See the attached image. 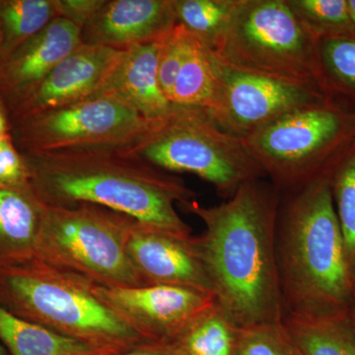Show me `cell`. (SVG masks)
Returning <instances> with one entry per match:
<instances>
[{
  "label": "cell",
  "instance_id": "obj_20",
  "mask_svg": "<svg viewBox=\"0 0 355 355\" xmlns=\"http://www.w3.org/2000/svg\"><path fill=\"white\" fill-rule=\"evenodd\" d=\"M239 329L216 303L170 343L177 355H236Z\"/></svg>",
  "mask_w": 355,
  "mask_h": 355
},
{
  "label": "cell",
  "instance_id": "obj_32",
  "mask_svg": "<svg viewBox=\"0 0 355 355\" xmlns=\"http://www.w3.org/2000/svg\"><path fill=\"white\" fill-rule=\"evenodd\" d=\"M11 135V125L6 114L0 109V141Z\"/></svg>",
  "mask_w": 355,
  "mask_h": 355
},
{
  "label": "cell",
  "instance_id": "obj_25",
  "mask_svg": "<svg viewBox=\"0 0 355 355\" xmlns=\"http://www.w3.org/2000/svg\"><path fill=\"white\" fill-rule=\"evenodd\" d=\"M331 186L345 258L355 282V142L334 166Z\"/></svg>",
  "mask_w": 355,
  "mask_h": 355
},
{
  "label": "cell",
  "instance_id": "obj_17",
  "mask_svg": "<svg viewBox=\"0 0 355 355\" xmlns=\"http://www.w3.org/2000/svg\"><path fill=\"white\" fill-rule=\"evenodd\" d=\"M44 214L34 193L0 186V266L36 258Z\"/></svg>",
  "mask_w": 355,
  "mask_h": 355
},
{
  "label": "cell",
  "instance_id": "obj_10",
  "mask_svg": "<svg viewBox=\"0 0 355 355\" xmlns=\"http://www.w3.org/2000/svg\"><path fill=\"white\" fill-rule=\"evenodd\" d=\"M214 57L216 94L207 112L222 130L239 139L292 112L333 101L313 86L237 69Z\"/></svg>",
  "mask_w": 355,
  "mask_h": 355
},
{
  "label": "cell",
  "instance_id": "obj_29",
  "mask_svg": "<svg viewBox=\"0 0 355 355\" xmlns=\"http://www.w3.org/2000/svg\"><path fill=\"white\" fill-rule=\"evenodd\" d=\"M0 186L33 193L29 170L11 135L0 141Z\"/></svg>",
  "mask_w": 355,
  "mask_h": 355
},
{
  "label": "cell",
  "instance_id": "obj_14",
  "mask_svg": "<svg viewBox=\"0 0 355 355\" xmlns=\"http://www.w3.org/2000/svg\"><path fill=\"white\" fill-rule=\"evenodd\" d=\"M81 42V29L58 17L0 58V109L8 114Z\"/></svg>",
  "mask_w": 355,
  "mask_h": 355
},
{
  "label": "cell",
  "instance_id": "obj_21",
  "mask_svg": "<svg viewBox=\"0 0 355 355\" xmlns=\"http://www.w3.org/2000/svg\"><path fill=\"white\" fill-rule=\"evenodd\" d=\"M216 87L214 53L191 34L186 60L173 88L171 103L209 110Z\"/></svg>",
  "mask_w": 355,
  "mask_h": 355
},
{
  "label": "cell",
  "instance_id": "obj_23",
  "mask_svg": "<svg viewBox=\"0 0 355 355\" xmlns=\"http://www.w3.org/2000/svg\"><path fill=\"white\" fill-rule=\"evenodd\" d=\"M319 55L329 97L355 110V34L320 40Z\"/></svg>",
  "mask_w": 355,
  "mask_h": 355
},
{
  "label": "cell",
  "instance_id": "obj_13",
  "mask_svg": "<svg viewBox=\"0 0 355 355\" xmlns=\"http://www.w3.org/2000/svg\"><path fill=\"white\" fill-rule=\"evenodd\" d=\"M128 254L140 286H175L214 293L196 236L184 237L135 222Z\"/></svg>",
  "mask_w": 355,
  "mask_h": 355
},
{
  "label": "cell",
  "instance_id": "obj_12",
  "mask_svg": "<svg viewBox=\"0 0 355 355\" xmlns=\"http://www.w3.org/2000/svg\"><path fill=\"white\" fill-rule=\"evenodd\" d=\"M125 50L81 43L8 114L9 123L100 94Z\"/></svg>",
  "mask_w": 355,
  "mask_h": 355
},
{
  "label": "cell",
  "instance_id": "obj_18",
  "mask_svg": "<svg viewBox=\"0 0 355 355\" xmlns=\"http://www.w3.org/2000/svg\"><path fill=\"white\" fill-rule=\"evenodd\" d=\"M282 324L302 355H355V327L350 313L284 317Z\"/></svg>",
  "mask_w": 355,
  "mask_h": 355
},
{
  "label": "cell",
  "instance_id": "obj_6",
  "mask_svg": "<svg viewBox=\"0 0 355 355\" xmlns=\"http://www.w3.org/2000/svg\"><path fill=\"white\" fill-rule=\"evenodd\" d=\"M210 51L231 67L306 84L328 95L319 41L306 31L287 0H239Z\"/></svg>",
  "mask_w": 355,
  "mask_h": 355
},
{
  "label": "cell",
  "instance_id": "obj_22",
  "mask_svg": "<svg viewBox=\"0 0 355 355\" xmlns=\"http://www.w3.org/2000/svg\"><path fill=\"white\" fill-rule=\"evenodd\" d=\"M58 18L55 0H0V58Z\"/></svg>",
  "mask_w": 355,
  "mask_h": 355
},
{
  "label": "cell",
  "instance_id": "obj_26",
  "mask_svg": "<svg viewBox=\"0 0 355 355\" xmlns=\"http://www.w3.org/2000/svg\"><path fill=\"white\" fill-rule=\"evenodd\" d=\"M294 15L313 38L355 34L347 0H287Z\"/></svg>",
  "mask_w": 355,
  "mask_h": 355
},
{
  "label": "cell",
  "instance_id": "obj_35",
  "mask_svg": "<svg viewBox=\"0 0 355 355\" xmlns=\"http://www.w3.org/2000/svg\"><path fill=\"white\" fill-rule=\"evenodd\" d=\"M0 355H9L8 352H7V350L6 347H3V345L0 343Z\"/></svg>",
  "mask_w": 355,
  "mask_h": 355
},
{
  "label": "cell",
  "instance_id": "obj_19",
  "mask_svg": "<svg viewBox=\"0 0 355 355\" xmlns=\"http://www.w3.org/2000/svg\"><path fill=\"white\" fill-rule=\"evenodd\" d=\"M0 342L9 355H102L83 343L16 316L1 305Z\"/></svg>",
  "mask_w": 355,
  "mask_h": 355
},
{
  "label": "cell",
  "instance_id": "obj_7",
  "mask_svg": "<svg viewBox=\"0 0 355 355\" xmlns=\"http://www.w3.org/2000/svg\"><path fill=\"white\" fill-rule=\"evenodd\" d=\"M135 219L114 210L77 203L44 205L36 259L103 286H141L128 254Z\"/></svg>",
  "mask_w": 355,
  "mask_h": 355
},
{
  "label": "cell",
  "instance_id": "obj_33",
  "mask_svg": "<svg viewBox=\"0 0 355 355\" xmlns=\"http://www.w3.org/2000/svg\"><path fill=\"white\" fill-rule=\"evenodd\" d=\"M347 6H349L350 20L355 30V0H347Z\"/></svg>",
  "mask_w": 355,
  "mask_h": 355
},
{
  "label": "cell",
  "instance_id": "obj_15",
  "mask_svg": "<svg viewBox=\"0 0 355 355\" xmlns=\"http://www.w3.org/2000/svg\"><path fill=\"white\" fill-rule=\"evenodd\" d=\"M176 25L174 0H106L81 29V42L125 50L162 39Z\"/></svg>",
  "mask_w": 355,
  "mask_h": 355
},
{
  "label": "cell",
  "instance_id": "obj_8",
  "mask_svg": "<svg viewBox=\"0 0 355 355\" xmlns=\"http://www.w3.org/2000/svg\"><path fill=\"white\" fill-rule=\"evenodd\" d=\"M248 148L280 193L336 164L355 142V110L331 101L297 110L257 130Z\"/></svg>",
  "mask_w": 355,
  "mask_h": 355
},
{
  "label": "cell",
  "instance_id": "obj_11",
  "mask_svg": "<svg viewBox=\"0 0 355 355\" xmlns=\"http://www.w3.org/2000/svg\"><path fill=\"white\" fill-rule=\"evenodd\" d=\"M94 291L142 338L172 342L216 303L212 294L188 287L98 286Z\"/></svg>",
  "mask_w": 355,
  "mask_h": 355
},
{
  "label": "cell",
  "instance_id": "obj_16",
  "mask_svg": "<svg viewBox=\"0 0 355 355\" xmlns=\"http://www.w3.org/2000/svg\"><path fill=\"white\" fill-rule=\"evenodd\" d=\"M162 39L125 49L100 94L114 96L147 121L167 114L173 104L163 94L158 79Z\"/></svg>",
  "mask_w": 355,
  "mask_h": 355
},
{
  "label": "cell",
  "instance_id": "obj_36",
  "mask_svg": "<svg viewBox=\"0 0 355 355\" xmlns=\"http://www.w3.org/2000/svg\"><path fill=\"white\" fill-rule=\"evenodd\" d=\"M0 43H1V34H0Z\"/></svg>",
  "mask_w": 355,
  "mask_h": 355
},
{
  "label": "cell",
  "instance_id": "obj_34",
  "mask_svg": "<svg viewBox=\"0 0 355 355\" xmlns=\"http://www.w3.org/2000/svg\"><path fill=\"white\" fill-rule=\"evenodd\" d=\"M350 316H352V322L355 327V284H354V303H352V310H350Z\"/></svg>",
  "mask_w": 355,
  "mask_h": 355
},
{
  "label": "cell",
  "instance_id": "obj_4",
  "mask_svg": "<svg viewBox=\"0 0 355 355\" xmlns=\"http://www.w3.org/2000/svg\"><path fill=\"white\" fill-rule=\"evenodd\" d=\"M0 305L102 355L148 342L98 296L92 282L36 258L0 266Z\"/></svg>",
  "mask_w": 355,
  "mask_h": 355
},
{
  "label": "cell",
  "instance_id": "obj_5",
  "mask_svg": "<svg viewBox=\"0 0 355 355\" xmlns=\"http://www.w3.org/2000/svg\"><path fill=\"white\" fill-rule=\"evenodd\" d=\"M127 147L163 171L196 175L225 200L266 178L245 140L222 130L205 109L173 105Z\"/></svg>",
  "mask_w": 355,
  "mask_h": 355
},
{
  "label": "cell",
  "instance_id": "obj_24",
  "mask_svg": "<svg viewBox=\"0 0 355 355\" xmlns=\"http://www.w3.org/2000/svg\"><path fill=\"white\" fill-rule=\"evenodd\" d=\"M239 0H174L177 24L211 50L226 29Z\"/></svg>",
  "mask_w": 355,
  "mask_h": 355
},
{
  "label": "cell",
  "instance_id": "obj_2",
  "mask_svg": "<svg viewBox=\"0 0 355 355\" xmlns=\"http://www.w3.org/2000/svg\"><path fill=\"white\" fill-rule=\"evenodd\" d=\"M35 197L46 207L92 203L139 223L190 237L176 203L197 198L183 180L135 155L127 146L83 147L21 153Z\"/></svg>",
  "mask_w": 355,
  "mask_h": 355
},
{
  "label": "cell",
  "instance_id": "obj_27",
  "mask_svg": "<svg viewBox=\"0 0 355 355\" xmlns=\"http://www.w3.org/2000/svg\"><path fill=\"white\" fill-rule=\"evenodd\" d=\"M236 355H302L282 323L239 329Z\"/></svg>",
  "mask_w": 355,
  "mask_h": 355
},
{
  "label": "cell",
  "instance_id": "obj_31",
  "mask_svg": "<svg viewBox=\"0 0 355 355\" xmlns=\"http://www.w3.org/2000/svg\"><path fill=\"white\" fill-rule=\"evenodd\" d=\"M112 355H177L170 342H144L132 349Z\"/></svg>",
  "mask_w": 355,
  "mask_h": 355
},
{
  "label": "cell",
  "instance_id": "obj_30",
  "mask_svg": "<svg viewBox=\"0 0 355 355\" xmlns=\"http://www.w3.org/2000/svg\"><path fill=\"white\" fill-rule=\"evenodd\" d=\"M106 0H55L58 17L64 18L83 29Z\"/></svg>",
  "mask_w": 355,
  "mask_h": 355
},
{
  "label": "cell",
  "instance_id": "obj_1",
  "mask_svg": "<svg viewBox=\"0 0 355 355\" xmlns=\"http://www.w3.org/2000/svg\"><path fill=\"white\" fill-rule=\"evenodd\" d=\"M282 195L266 178L242 186L226 202L182 205L205 224L196 241L217 305L238 328L282 323L277 261Z\"/></svg>",
  "mask_w": 355,
  "mask_h": 355
},
{
  "label": "cell",
  "instance_id": "obj_3",
  "mask_svg": "<svg viewBox=\"0 0 355 355\" xmlns=\"http://www.w3.org/2000/svg\"><path fill=\"white\" fill-rule=\"evenodd\" d=\"M334 166L295 190L280 193L277 261L284 317L352 310L355 282L331 193Z\"/></svg>",
  "mask_w": 355,
  "mask_h": 355
},
{
  "label": "cell",
  "instance_id": "obj_28",
  "mask_svg": "<svg viewBox=\"0 0 355 355\" xmlns=\"http://www.w3.org/2000/svg\"><path fill=\"white\" fill-rule=\"evenodd\" d=\"M191 34L177 24L161 42L158 58L159 85L171 102L173 88L183 67L190 43Z\"/></svg>",
  "mask_w": 355,
  "mask_h": 355
},
{
  "label": "cell",
  "instance_id": "obj_9",
  "mask_svg": "<svg viewBox=\"0 0 355 355\" xmlns=\"http://www.w3.org/2000/svg\"><path fill=\"white\" fill-rule=\"evenodd\" d=\"M147 120L114 96L98 94L11 123L20 153L98 146H128Z\"/></svg>",
  "mask_w": 355,
  "mask_h": 355
}]
</instances>
